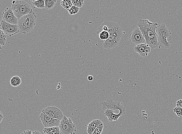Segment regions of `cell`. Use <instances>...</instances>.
I'll return each instance as SVG.
<instances>
[{"mask_svg": "<svg viewBox=\"0 0 182 134\" xmlns=\"http://www.w3.org/2000/svg\"><path fill=\"white\" fill-rule=\"evenodd\" d=\"M102 109L104 111L107 109L118 111L126 114L125 107L123 104L118 102L112 100H108L101 103Z\"/></svg>", "mask_w": 182, "mask_h": 134, "instance_id": "cell-8", "label": "cell"}, {"mask_svg": "<svg viewBox=\"0 0 182 134\" xmlns=\"http://www.w3.org/2000/svg\"><path fill=\"white\" fill-rule=\"evenodd\" d=\"M151 48L147 43L138 44L134 47V52L138 53L141 56L145 57L150 52Z\"/></svg>", "mask_w": 182, "mask_h": 134, "instance_id": "cell-13", "label": "cell"}, {"mask_svg": "<svg viewBox=\"0 0 182 134\" xmlns=\"http://www.w3.org/2000/svg\"><path fill=\"white\" fill-rule=\"evenodd\" d=\"M93 77L92 76V75H89V76L88 77V80L89 81H91L93 80Z\"/></svg>", "mask_w": 182, "mask_h": 134, "instance_id": "cell-28", "label": "cell"}, {"mask_svg": "<svg viewBox=\"0 0 182 134\" xmlns=\"http://www.w3.org/2000/svg\"><path fill=\"white\" fill-rule=\"evenodd\" d=\"M12 9L18 19L33 11L31 5L23 1H13Z\"/></svg>", "mask_w": 182, "mask_h": 134, "instance_id": "cell-5", "label": "cell"}, {"mask_svg": "<svg viewBox=\"0 0 182 134\" xmlns=\"http://www.w3.org/2000/svg\"><path fill=\"white\" fill-rule=\"evenodd\" d=\"M61 134H75L76 132V125L72 119L64 116L59 126Z\"/></svg>", "mask_w": 182, "mask_h": 134, "instance_id": "cell-6", "label": "cell"}, {"mask_svg": "<svg viewBox=\"0 0 182 134\" xmlns=\"http://www.w3.org/2000/svg\"><path fill=\"white\" fill-rule=\"evenodd\" d=\"M40 118L45 128L59 126L61 121L51 118L43 113H41Z\"/></svg>", "mask_w": 182, "mask_h": 134, "instance_id": "cell-11", "label": "cell"}, {"mask_svg": "<svg viewBox=\"0 0 182 134\" xmlns=\"http://www.w3.org/2000/svg\"><path fill=\"white\" fill-rule=\"evenodd\" d=\"M3 20L7 23L18 25V19L15 16L12 8H6L2 14Z\"/></svg>", "mask_w": 182, "mask_h": 134, "instance_id": "cell-12", "label": "cell"}, {"mask_svg": "<svg viewBox=\"0 0 182 134\" xmlns=\"http://www.w3.org/2000/svg\"><path fill=\"white\" fill-rule=\"evenodd\" d=\"M37 20V16L34 12L22 17L18 19V26L19 32L26 34L34 29Z\"/></svg>", "mask_w": 182, "mask_h": 134, "instance_id": "cell-3", "label": "cell"}, {"mask_svg": "<svg viewBox=\"0 0 182 134\" xmlns=\"http://www.w3.org/2000/svg\"><path fill=\"white\" fill-rule=\"evenodd\" d=\"M2 46H1V45H0V50H1L2 49Z\"/></svg>", "mask_w": 182, "mask_h": 134, "instance_id": "cell-32", "label": "cell"}, {"mask_svg": "<svg viewBox=\"0 0 182 134\" xmlns=\"http://www.w3.org/2000/svg\"><path fill=\"white\" fill-rule=\"evenodd\" d=\"M102 123L100 120L95 119L89 123L87 126V132L89 134L93 133L95 129Z\"/></svg>", "mask_w": 182, "mask_h": 134, "instance_id": "cell-14", "label": "cell"}, {"mask_svg": "<svg viewBox=\"0 0 182 134\" xmlns=\"http://www.w3.org/2000/svg\"><path fill=\"white\" fill-rule=\"evenodd\" d=\"M0 29L9 37L17 34L19 32L18 25L11 24L3 20L0 24Z\"/></svg>", "mask_w": 182, "mask_h": 134, "instance_id": "cell-9", "label": "cell"}, {"mask_svg": "<svg viewBox=\"0 0 182 134\" xmlns=\"http://www.w3.org/2000/svg\"><path fill=\"white\" fill-rule=\"evenodd\" d=\"M79 8H77V7L74 6V5H72V6L68 10V11L70 15H72L77 14L78 12H79Z\"/></svg>", "mask_w": 182, "mask_h": 134, "instance_id": "cell-23", "label": "cell"}, {"mask_svg": "<svg viewBox=\"0 0 182 134\" xmlns=\"http://www.w3.org/2000/svg\"><path fill=\"white\" fill-rule=\"evenodd\" d=\"M72 5L77 8H82L84 5V1L83 0H73L71 1Z\"/></svg>", "mask_w": 182, "mask_h": 134, "instance_id": "cell-22", "label": "cell"}, {"mask_svg": "<svg viewBox=\"0 0 182 134\" xmlns=\"http://www.w3.org/2000/svg\"><path fill=\"white\" fill-rule=\"evenodd\" d=\"M102 31L108 32L109 35V38L103 43V48L110 49L115 48L118 45L123 32L121 28L117 24L112 21L105 22L98 28L96 33L99 34Z\"/></svg>", "mask_w": 182, "mask_h": 134, "instance_id": "cell-1", "label": "cell"}, {"mask_svg": "<svg viewBox=\"0 0 182 134\" xmlns=\"http://www.w3.org/2000/svg\"><path fill=\"white\" fill-rule=\"evenodd\" d=\"M157 23H153L147 19H140L137 24L145 38L146 43L151 49L156 48L159 46L156 30Z\"/></svg>", "mask_w": 182, "mask_h": 134, "instance_id": "cell-2", "label": "cell"}, {"mask_svg": "<svg viewBox=\"0 0 182 134\" xmlns=\"http://www.w3.org/2000/svg\"><path fill=\"white\" fill-rule=\"evenodd\" d=\"M130 44L137 46L138 44L146 43L145 38L139 28H136L129 36Z\"/></svg>", "mask_w": 182, "mask_h": 134, "instance_id": "cell-7", "label": "cell"}, {"mask_svg": "<svg viewBox=\"0 0 182 134\" xmlns=\"http://www.w3.org/2000/svg\"><path fill=\"white\" fill-rule=\"evenodd\" d=\"M103 128H104V125L103 123L102 122L100 125L95 129L93 133L92 134H101L103 132Z\"/></svg>", "mask_w": 182, "mask_h": 134, "instance_id": "cell-24", "label": "cell"}, {"mask_svg": "<svg viewBox=\"0 0 182 134\" xmlns=\"http://www.w3.org/2000/svg\"><path fill=\"white\" fill-rule=\"evenodd\" d=\"M42 113L45 114L52 118L60 121L62 119L64 116L61 110L57 107L54 106L46 107L42 111Z\"/></svg>", "mask_w": 182, "mask_h": 134, "instance_id": "cell-10", "label": "cell"}, {"mask_svg": "<svg viewBox=\"0 0 182 134\" xmlns=\"http://www.w3.org/2000/svg\"><path fill=\"white\" fill-rule=\"evenodd\" d=\"M32 131L29 130H26V131H24L20 134H32Z\"/></svg>", "mask_w": 182, "mask_h": 134, "instance_id": "cell-27", "label": "cell"}, {"mask_svg": "<svg viewBox=\"0 0 182 134\" xmlns=\"http://www.w3.org/2000/svg\"><path fill=\"white\" fill-rule=\"evenodd\" d=\"M6 42V36L4 32L0 29V45L4 46Z\"/></svg>", "mask_w": 182, "mask_h": 134, "instance_id": "cell-21", "label": "cell"}, {"mask_svg": "<svg viewBox=\"0 0 182 134\" xmlns=\"http://www.w3.org/2000/svg\"><path fill=\"white\" fill-rule=\"evenodd\" d=\"M0 117H1V118H3V114L1 112V111H0Z\"/></svg>", "mask_w": 182, "mask_h": 134, "instance_id": "cell-30", "label": "cell"}, {"mask_svg": "<svg viewBox=\"0 0 182 134\" xmlns=\"http://www.w3.org/2000/svg\"><path fill=\"white\" fill-rule=\"evenodd\" d=\"M31 2L35 7L39 9H43L45 8V1L43 0L32 1H31Z\"/></svg>", "mask_w": 182, "mask_h": 134, "instance_id": "cell-18", "label": "cell"}, {"mask_svg": "<svg viewBox=\"0 0 182 134\" xmlns=\"http://www.w3.org/2000/svg\"><path fill=\"white\" fill-rule=\"evenodd\" d=\"M176 107H181L182 108V100H177L176 103Z\"/></svg>", "mask_w": 182, "mask_h": 134, "instance_id": "cell-26", "label": "cell"}, {"mask_svg": "<svg viewBox=\"0 0 182 134\" xmlns=\"http://www.w3.org/2000/svg\"><path fill=\"white\" fill-rule=\"evenodd\" d=\"M32 134H42L39 131H35L32 132Z\"/></svg>", "mask_w": 182, "mask_h": 134, "instance_id": "cell-29", "label": "cell"}, {"mask_svg": "<svg viewBox=\"0 0 182 134\" xmlns=\"http://www.w3.org/2000/svg\"><path fill=\"white\" fill-rule=\"evenodd\" d=\"M22 81L19 77L15 76L12 78L10 81L11 85L14 87L19 86L22 83Z\"/></svg>", "mask_w": 182, "mask_h": 134, "instance_id": "cell-16", "label": "cell"}, {"mask_svg": "<svg viewBox=\"0 0 182 134\" xmlns=\"http://www.w3.org/2000/svg\"><path fill=\"white\" fill-rule=\"evenodd\" d=\"M2 119H3V118H1V117H0V123H1L2 122Z\"/></svg>", "mask_w": 182, "mask_h": 134, "instance_id": "cell-31", "label": "cell"}, {"mask_svg": "<svg viewBox=\"0 0 182 134\" xmlns=\"http://www.w3.org/2000/svg\"><path fill=\"white\" fill-rule=\"evenodd\" d=\"M62 6L64 9L68 10L72 6V1L71 0H64L61 2Z\"/></svg>", "mask_w": 182, "mask_h": 134, "instance_id": "cell-19", "label": "cell"}, {"mask_svg": "<svg viewBox=\"0 0 182 134\" xmlns=\"http://www.w3.org/2000/svg\"><path fill=\"white\" fill-rule=\"evenodd\" d=\"M157 40L159 48H167L170 47L169 41L173 39L172 33L166 27L164 24L158 25L156 30Z\"/></svg>", "mask_w": 182, "mask_h": 134, "instance_id": "cell-4", "label": "cell"}, {"mask_svg": "<svg viewBox=\"0 0 182 134\" xmlns=\"http://www.w3.org/2000/svg\"><path fill=\"white\" fill-rule=\"evenodd\" d=\"M173 111L178 117H182V108L181 107H176L174 108Z\"/></svg>", "mask_w": 182, "mask_h": 134, "instance_id": "cell-25", "label": "cell"}, {"mask_svg": "<svg viewBox=\"0 0 182 134\" xmlns=\"http://www.w3.org/2000/svg\"><path fill=\"white\" fill-rule=\"evenodd\" d=\"M56 2V0H45V8L47 10L52 9L55 6Z\"/></svg>", "mask_w": 182, "mask_h": 134, "instance_id": "cell-17", "label": "cell"}, {"mask_svg": "<svg viewBox=\"0 0 182 134\" xmlns=\"http://www.w3.org/2000/svg\"><path fill=\"white\" fill-rule=\"evenodd\" d=\"M99 38L102 40H107L109 38V32L106 31H102L99 33Z\"/></svg>", "mask_w": 182, "mask_h": 134, "instance_id": "cell-20", "label": "cell"}, {"mask_svg": "<svg viewBox=\"0 0 182 134\" xmlns=\"http://www.w3.org/2000/svg\"><path fill=\"white\" fill-rule=\"evenodd\" d=\"M45 134H61L59 126L45 128L43 129Z\"/></svg>", "mask_w": 182, "mask_h": 134, "instance_id": "cell-15", "label": "cell"}]
</instances>
